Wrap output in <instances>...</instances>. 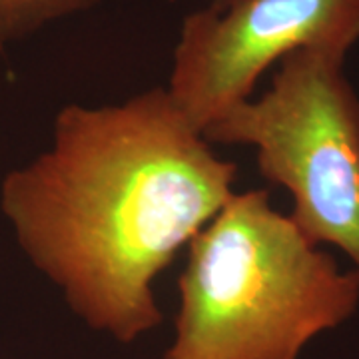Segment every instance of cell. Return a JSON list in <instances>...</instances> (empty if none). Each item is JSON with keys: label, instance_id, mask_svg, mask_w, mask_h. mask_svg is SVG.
<instances>
[{"label": "cell", "instance_id": "cell-1", "mask_svg": "<svg viewBox=\"0 0 359 359\" xmlns=\"http://www.w3.org/2000/svg\"><path fill=\"white\" fill-rule=\"evenodd\" d=\"M236 178L158 86L60 108L50 146L2 178L0 210L78 320L134 344L164 321L158 276L216 218Z\"/></svg>", "mask_w": 359, "mask_h": 359}, {"label": "cell", "instance_id": "cell-2", "mask_svg": "<svg viewBox=\"0 0 359 359\" xmlns=\"http://www.w3.org/2000/svg\"><path fill=\"white\" fill-rule=\"evenodd\" d=\"M358 308V269L308 242L268 190L233 192L188 244L160 359H299Z\"/></svg>", "mask_w": 359, "mask_h": 359}, {"label": "cell", "instance_id": "cell-3", "mask_svg": "<svg viewBox=\"0 0 359 359\" xmlns=\"http://www.w3.org/2000/svg\"><path fill=\"white\" fill-rule=\"evenodd\" d=\"M346 56H285L259 98L230 108L202 136L256 148L264 178L292 196L290 219L306 240L335 245L359 271V96Z\"/></svg>", "mask_w": 359, "mask_h": 359}, {"label": "cell", "instance_id": "cell-4", "mask_svg": "<svg viewBox=\"0 0 359 359\" xmlns=\"http://www.w3.org/2000/svg\"><path fill=\"white\" fill-rule=\"evenodd\" d=\"M359 40V0H236L184 16L168 94L200 134L252 98L269 66L297 50L346 56Z\"/></svg>", "mask_w": 359, "mask_h": 359}, {"label": "cell", "instance_id": "cell-5", "mask_svg": "<svg viewBox=\"0 0 359 359\" xmlns=\"http://www.w3.org/2000/svg\"><path fill=\"white\" fill-rule=\"evenodd\" d=\"M100 0H0V50L56 20L86 13Z\"/></svg>", "mask_w": 359, "mask_h": 359}, {"label": "cell", "instance_id": "cell-6", "mask_svg": "<svg viewBox=\"0 0 359 359\" xmlns=\"http://www.w3.org/2000/svg\"><path fill=\"white\" fill-rule=\"evenodd\" d=\"M233 2H236V0H212L208 8H212V11H226V8L231 6Z\"/></svg>", "mask_w": 359, "mask_h": 359}]
</instances>
